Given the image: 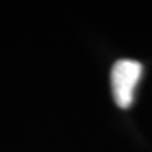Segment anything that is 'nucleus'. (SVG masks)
<instances>
[{"mask_svg":"<svg viewBox=\"0 0 152 152\" xmlns=\"http://www.w3.org/2000/svg\"><path fill=\"white\" fill-rule=\"evenodd\" d=\"M142 76V64L134 59H120L112 68V91L120 108H129L134 100V90Z\"/></svg>","mask_w":152,"mask_h":152,"instance_id":"f257e3e1","label":"nucleus"}]
</instances>
